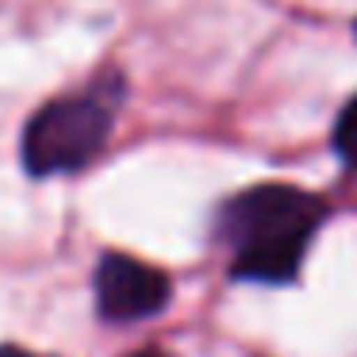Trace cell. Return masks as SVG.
Segmentation results:
<instances>
[{
    "label": "cell",
    "mask_w": 357,
    "mask_h": 357,
    "mask_svg": "<svg viewBox=\"0 0 357 357\" xmlns=\"http://www.w3.org/2000/svg\"><path fill=\"white\" fill-rule=\"evenodd\" d=\"M334 146L346 158V165H357V96L346 104V112L338 116V127H334Z\"/></svg>",
    "instance_id": "277c9868"
},
{
    "label": "cell",
    "mask_w": 357,
    "mask_h": 357,
    "mask_svg": "<svg viewBox=\"0 0 357 357\" xmlns=\"http://www.w3.org/2000/svg\"><path fill=\"white\" fill-rule=\"evenodd\" d=\"M0 357H47V354H35V349L24 346H0Z\"/></svg>",
    "instance_id": "5b68a950"
},
{
    "label": "cell",
    "mask_w": 357,
    "mask_h": 357,
    "mask_svg": "<svg viewBox=\"0 0 357 357\" xmlns=\"http://www.w3.org/2000/svg\"><path fill=\"white\" fill-rule=\"evenodd\" d=\"M119 89H89L43 104L24 127V165L35 177L85 169L112 135Z\"/></svg>",
    "instance_id": "7a4b0ae2"
},
{
    "label": "cell",
    "mask_w": 357,
    "mask_h": 357,
    "mask_svg": "<svg viewBox=\"0 0 357 357\" xmlns=\"http://www.w3.org/2000/svg\"><path fill=\"white\" fill-rule=\"evenodd\" d=\"M131 357H165L162 349H142V354H131Z\"/></svg>",
    "instance_id": "8992f818"
},
{
    "label": "cell",
    "mask_w": 357,
    "mask_h": 357,
    "mask_svg": "<svg viewBox=\"0 0 357 357\" xmlns=\"http://www.w3.org/2000/svg\"><path fill=\"white\" fill-rule=\"evenodd\" d=\"M323 215L315 196L288 185H257L234 196L219 215V231L234 250V277L265 284L292 280Z\"/></svg>",
    "instance_id": "6da1fadb"
},
{
    "label": "cell",
    "mask_w": 357,
    "mask_h": 357,
    "mask_svg": "<svg viewBox=\"0 0 357 357\" xmlns=\"http://www.w3.org/2000/svg\"><path fill=\"white\" fill-rule=\"evenodd\" d=\"M96 303L112 323L150 319L169 303V277L127 254H108L96 265Z\"/></svg>",
    "instance_id": "3957f363"
}]
</instances>
